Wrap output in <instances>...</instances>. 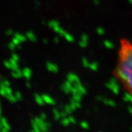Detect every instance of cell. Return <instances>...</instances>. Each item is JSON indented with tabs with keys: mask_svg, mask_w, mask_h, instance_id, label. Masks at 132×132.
<instances>
[{
	"mask_svg": "<svg viewBox=\"0 0 132 132\" xmlns=\"http://www.w3.org/2000/svg\"><path fill=\"white\" fill-rule=\"evenodd\" d=\"M11 75H12L13 77L16 78V79L21 78V77H22L23 76L22 71L18 68L16 69V70H12V72H11Z\"/></svg>",
	"mask_w": 132,
	"mask_h": 132,
	"instance_id": "52a82bcc",
	"label": "cell"
},
{
	"mask_svg": "<svg viewBox=\"0 0 132 132\" xmlns=\"http://www.w3.org/2000/svg\"><path fill=\"white\" fill-rule=\"evenodd\" d=\"M63 37H65V39L68 42H73V41H74V37H73L70 34L68 33V32H66Z\"/></svg>",
	"mask_w": 132,
	"mask_h": 132,
	"instance_id": "d6986e66",
	"label": "cell"
},
{
	"mask_svg": "<svg viewBox=\"0 0 132 132\" xmlns=\"http://www.w3.org/2000/svg\"><path fill=\"white\" fill-rule=\"evenodd\" d=\"M59 41H60V40L58 37H55V38H54V43H56V44L58 43Z\"/></svg>",
	"mask_w": 132,
	"mask_h": 132,
	"instance_id": "ab89813d",
	"label": "cell"
},
{
	"mask_svg": "<svg viewBox=\"0 0 132 132\" xmlns=\"http://www.w3.org/2000/svg\"><path fill=\"white\" fill-rule=\"evenodd\" d=\"M11 58L13 60H16V61H18L19 60V59H20V58H19V56L17 55V54L16 53H14L13 54H12V56H11Z\"/></svg>",
	"mask_w": 132,
	"mask_h": 132,
	"instance_id": "1f68e13d",
	"label": "cell"
},
{
	"mask_svg": "<svg viewBox=\"0 0 132 132\" xmlns=\"http://www.w3.org/2000/svg\"><path fill=\"white\" fill-rule=\"evenodd\" d=\"M53 30H54V31L56 33H57L58 34L60 35L61 36H64V35L65 34V33L66 32L65 31L63 28H62L61 27H60V25L59 26H57V27H56V28H53Z\"/></svg>",
	"mask_w": 132,
	"mask_h": 132,
	"instance_id": "8fae6325",
	"label": "cell"
},
{
	"mask_svg": "<svg viewBox=\"0 0 132 132\" xmlns=\"http://www.w3.org/2000/svg\"><path fill=\"white\" fill-rule=\"evenodd\" d=\"M105 104L107 105H109V106H111V107H115L116 105V103L113 100H111V99H102V101Z\"/></svg>",
	"mask_w": 132,
	"mask_h": 132,
	"instance_id": "9c48e42d",
	"label": "cell"
},
{
	"mask_svg": "<svg viewBox=\"0 0 132 132\" xmlns=\"http://www.w3.org/2000/svg\"><path fill=\"white\" fill-rule=\"evenodd\" d=\"M68 119H69V121H70V123H75V119H74V117H68Z\"/></svg>",
	"mask_w": 132,
	"mask_h": 132,
	"instance_id": "f35d334b",
	"label": "cell"
},
{
	"mask_svg": "<svg viewBox=\"0 0 132 132\" xmlns=\"http://www.w3.org/2000/svg\"><path fill=\"white\" fill-rule=\"evenodd\" d=\"M14 38H16V39H17L19 41H20L21 43L22 42H25V40H26V37L25 36H24L22 34H20V33H16L14 35Z\"/></svg>",
	"mask_w": 132,
	"mask_h": 132,
	"instance_id": "5bb4252c",
	"label": "cell"
},
{
	"mask_svg": "<svg viewBox=\"0 0 132 132\" xmlns=\"http://www.w3.org/2000/svg\"><path fill=\"white\" fill-rule=\"evenodd\" d=\"M62 124L64 125H68V124H70V121H69V119L68 118H65L64 117V119H62Z\"/></svg>",
	"mask_w": 132,
	"mask_h": 132,
	"instance_id": "d6a6232c",
	"label": "cell"
},
{
	"mask_svg": "<svg viewBox=\"0 0 132 132\" xmlns=\"http://www.w3.org/2000/svg\"><path fill=\"white\" fill-rule=\"evenodd\" d=\"M6 98L8 99V101H9L11 103H15V102H16V99L15 98V97L13 94H11V95H7L6 97Z\"/></svg>",
	"mask_w": 132,
	"mask_h": 132,
	"instance_id": "7402d4cb",
	"label": "cell"
},
{
	"mask_svg": "<svg viewBox=\"0 0 132 132\" xmlns=\"http://www.w3.org/2000/svg\"><path fill=\"white\" fill-rule=\"evenodd\" d=\"M81 97L82 95H80V94H73L72 100L74 101H77V102H80L81 101Z\"/></svg>",
	"mask_w": 132,
	"mask_h": 132,
	"instance_id": "ffe728a7",
	"label": "cell"
},
{
	"mask_svg": "<svg viewBox=\"0 0 132 132\" xmlns=\"http://www.w3.org/2000/svg\"><path fill=\"white\" fill-rule=\"evenodd\" d=\"M14 95L16 99V101H21L22 99V95L20 92H18V91L16 92Z\"/></svg>",
	"mask_w": 132,
	"mask_h": 132,
	"instance_id": "cb8c5ba5",
	"label": "cell"
},
{
	"mask_svg": "<svg viewBox=\"0 0 132 132\" xmlns=\"http://www.w3.org/2000/svg\"><path fill=\"white\" fill-rule=\"evenodd\" d=\"M9 62H11V69L12 70H16V69H17V68H19L17 61L14 60H13L12 58H10V60H9Z\"/></svg>",
	"mask_w": 132,
	"mask_h": 132,
	"instance_id": "2e32d148",
	"label": "cell"
},
{
	"mask_svg": "<svg viewBox=\"0 0 132 132\" xmlns=\"http://www.w3.org/2000/svg\"><path fill=\"white\" fill-rule=\"evenodd\" d=\"M130 101L132 102V98H131V100H130Z\"/></svg>",
	"mask_w": 132,
	"mask_h": 132,
	"instance_id": "bcb514c9",
	"label": "cell"
},
{
	"mask_svg": "<svg viewBox=\"0 0 132 132\" xmlns=\"http://www.w3.org/2000/svg\"><path fill=\"white\" fill-rule=\"evenodd\" d=\"M34 98H35V101L38 104L40 105V106H43L44 105V102L43 101V99H42V96L39 95L38 94H36L34 96Z\"/></svg>",
	"mask_w": 132,
	"mask_h": 132,
	"instance_id": "7c38bea8",
	"label": "cell"
},
{
	"mask_svg": "<svg viewBox=\"0 0 132 132\" xmlns=\"http://www.w3.org/2000/svg\"><path fill=\"white\" fill-rule=\"evenodd\" d=\"M103 44H104L105 46L108 49H113V48H115L114 44L112 42L109 41V40H105Z\"/></svg>",
	"mask_w": 132,
	"mask_h": 132,
	"instance_id": "9a60e30c",
	"label": "cell"
},
{
	"mask_svg": "<svg viewBox=\"0 0 132 132\" xmlns=\"http://www.w3.org/2000/svg\"><path fill=\"white\" fill-rule=\"evenodd\" d=\"M48 25H49L50 28H52L53 29V28H56L57 26H59L60 24L59 22H58V21H56V20H52V21H50V22L48 23Z\"/></svg>",
	"mask_w": 132,
	"mask_h": 132,
	"instance_id": "ac0fdd59",
	"label": "cell"
},
{
	"mask_svg": "<svg viewBox=\"0 0 132 132\" xmlns=\"http://www.w3.org/2000/svg\"><path fill=\"white\" fill-rule=\"evenodd\" d=\"M132 95L130 94L129 93H127V92H126V93L124 94V101H125V102H129V101H130V100H131V98H132Z\"/></svg>",
	"mask_w": 132,
	"mask_h": 132,
	"instance_id": "44dd1931",
	"label": "cell"
},
{
	"mask_svg": "<svg viewBox=\"0 0 132 132\" xmlns=\"http://www.w3.org/2000/svg\"><path fill=\"white\" fill-rule=\"evenodd\" d=\"M128 111H129V113L132 115V106H129L128 107Z\"/></svg>",
	"mask_w": 132,
	"mask_h": 132,
	"instance_id": "b9f144b4",
	"label": "cell"
},
{
	"mask_svg": "<svg viewBox=\"0 0 132 132\" xmlns=\"http://www.w3.org/2000/svg\"><path fill=\"white\" fill-rule=\"evenodd\" d=\"M25 37L29 39L31 42H35L36 41V37L35 36V34L32 32H28L27 33H26V36Z\"/></svg>",
	"mask_w": 132,
	"mask_h": 132,
	"instance_id": "30bf717a",
	"label": "cell"
},
{
	"mask_svg": "<svg viewBox=\"0 0 132 132\" xmlns=\"http://www.w3.org/2000/svg\"><path fill=\"white\" fill-rule=\"evenodd\" d=\"M81 125V126L82 127H84V128H87V127H88V124H87V122H85V121L82 122Z\"/></svg>",
	"mask_w": 132,
	"mask_h": 132,
	"instance_id": "74e56055",
	"label": "cell"
},
{
	"mask_svg": "<svg viewBox=\"0 0 132 132\" xmlns=\"http://www.w3.org/2000/svg\"><path fill=\"white\" fill-rule=\"evenodd\" d=\"M46 117L45 114H44V113H42V114L40 115V118L43 120V119H45Z\"/></svg>",
	"mask_w": 132,
	"mask_h": 132,
	"instance_id": "60d3db41",
	"label": "cell"
},
{
	"mask_svg": "<svg viewBox=\"0 0 132 132\" xmlns=\"http://www.w3.org/2000/svg\"><path fill=\"white\" fill-rule=\"evenodd\" d=\"M70 106L71 107V108L73 109V110L76 109H78V108H80L81 107V103H80V102H77V101H73V100H71L70 101Z\"/></svg>",
	"mask_w": 132,
	"mask_h": 132,
	"instance_id": "4fadbf2b",
	"label": "cell"
},
{
	"mask_svg": "<svg viewBox=\"0 0 132 132\" xmlns=\"http://www.w3.org/2000/svg\"><path fill=\"white\" fill-rule=\"evenodd\" d=\"M106 86L108 89L112 91L115 95H118L120 90V86L118 83V81L116 78H111L109 82L106 84Z\"/></svg>",
	"mask_w": 132,
	"mask_h": 132,
	"instance_id": "6da1fadb",
	"label": "cell"
},
{
	"mask_svg": "<svg viewBox=\"0 0 132 132\" xmlns=\"http://www.w3.org/2000/svg\"><path fill=\"white\" fill-rule=\"evenodd\" d=\"M46 67L49 71H50L52 73H56L58 71V67L56 64H54L52 62H48L46 65Z\"/></svg>",
	"mask_w": 132,
	"mask_h": 132,
	"instance_id": "277c9868",
	"label": "cell"
},
{
	"mask_svg": "<svg viewBox=\"0 0 132 132\" xmlns=\"http://www.w3.org/2000/svg\"><path fill=\"white\" fill-rule=\"evenodd\" d=\"M13 34H14V32H13L12 30H8V31H6V34H7L8 36H11Z\"/></svg>",
	"mask_w": 132,
	"mask_h": 132,
	"instance_id": "8d00e7d4",
	"label": "cell"
},
{
	"mask_svg": "<svg viewBox=\"0 0 132 132\" xmlns=\"http://www.w3.org/2000/svg\"><path fill=\"white\" fill-rule=\"evenodd\" d=\"M8 47H9V48L10 49V50H14V49L16 48V46L15 45V44H14L13 42H11L8 44Z\"/></svg>",
	"mask_w": 132,
	"mask_h": 132,
	"instance_id": "e575fe53",
	"label": "cell"
},
{
	"mask_svg": "<svg viewBox=\"0 0 132 132\" xmlns=\"http://www.w3.org/2000/svg\"><path fill=\"white\" fill-rule=\"evenodd\" d=\"M74 86L76 87L77 89V90L79 91V93L81 95H84L87 93V90L85 89V87L81 84V82H79V83H76V84H74Z\"/></svg>",
	"mask_w": 132,
	"mask_h": 132,
	"instance_id": "5b68a950",
	"label": "cell"
},
{
	"mask_svg": "<svg viewBox=\"0 0 132 132\" xmlns=\"http://www.w3.org/2000/svg\"><path fill=\"white\" fill-rule=\"evenodd\" d=\"M79 45L81 48H86L88 45V41L81 40V41L79 42Z\"/></svg>",
	"mask_w": 132,
	"mask_h": 132,
	"instance_id": "d4e9b609",
	"label": "cell"
},
{
	"mask_svg": "<svg viewBox=\"0 0 132 132\" xmlns=\"http://www.w3.org/2000/svg\"><path fill=\"white\" fill-rule=\"evenodd\" d=\"M42 97L43 99V101L44 102V103L49 105L55 104V101L50 96L48 95H42Z\"/></svg>",
	"mask_w": 132,
	"mask_h": 132,
	"instance_id": "8992f818",
	"label": "cell"
},
{
	"mask_svg": "<svg viewBox=\"0 0 132 132\" xmlns=\"http://www.w3.org/2000/svg\"><path fill=\"white\" fill-rule=\"evenodd\" d=\"M4 65H5V66H6L7 68H8V69H11V62H9V60H8V61H5V62H4Z\"/></svg>",
	"mask_w": 132,
	"mask_h": 132,
	"instance_id": "4dcf8cb0",
	"label": "cell"
},
{
	"mask_svg": "<svg viewBox=\"0 0 132 132\" xmlns=\"http://www.w3.org/2000/svg\"><path fill=\"white\" fill-rule=\"evenodd\" d=\"M126 83L128 85V87L132 90V74H131V75L128 77L127 81H126Z\"/></svg>",
	"mask_w": 132,
	"mask_h": 132,
	"instance_id": "484cf974",
	"label": "cell"
},
{
	"mask_svg": "<svg viewBox=\"0 0 132 132\" xmlns=\"http://www.w3.org/2000/svg\"><path fill=\"white\" fill-rule=\"evenodd\" d=\"M43 43H44V44H48V40L46 39L43 40Z\"/></svg>",
	"mask_w": 132,
	"mask_h": 132,
	"instance_id": "ee69618b",
	"label": "cell"
},
{
	"mask_svg": "<svg viewBox=\"0 0 132 132\" xmlns=\"http://www.w3.org/2000/svg\"></svg>",
	"mask_w": 132,
	"mask_h": 132,
	"instance_id": "7dc6e473",
	"label": "cell"
},
{
	"mask_svg": "<svg viewBox=\"0 0 132 132\" xmlns=\"http://www.w3.org/2000/svg\"><path fill=\"white\" fill-rule=\"evenodd\" d=\"M129 2H130V3H132V0H129Z\"/></svg>",
	"mask_w": 132,
	"mask_h": 132,
	"instance_id": "f6af8a7d",
	"label": "cell"
},
{
	"mask_svg": "<svg viewBox=\"0 0 132 132\" xmlns=\"http://www.w3.org/2000/svg\"><path fill=\"white\" fill-rule=\"evenodd\" d=\"M81 40H86V41H88L89 40V36H87V34H82L81 37Z\"/></svg>",
	"mask_w": 132,
	"mask_h": 132,
	"instance_id": "d590c367",
	"label": "cell"
},
{
	"mask_svg": "<svg viewBox=\"0 0 132 132\" xmlns=\"http://www.w3.org/2000/svg\"><path fill=\"white\" fill-rule=\"evenodd\" d=\"M73 87V84L70 82L67 81L65 83L62 84V90L66 93H69L71 92V89Z\"/></svg>",
	"mask_w": 132,
	"mask_h": 132,
	"instance_id": "3957f363",
	"label": "cell"
},
{
	"mask_svg": "<svg viewBox=\"0 0 132 132\" xmlns=\"http://www.w3.org/2000/svg\"><path fill=\"white\" fill-rule=\"evenodd\" d=\"M82 65L84 66V67L86 68L87 67L89 68V64H90L89 61L86 58H83L82 59Z\"/></svg>",
	"mask_w": 132,
	"mask_h": 132,
	"instance_id": "4316f807",
	"label": "cell"
},
{
	"mask_svg": "<svg viewBox=\"0 0 132 132\" xmlns=\"http://www.w3.org/2000/svg\"><path fill=\"white\" fill-rule=\"evenodd\" d=\"M67 81L68 82H71L72 84H76L81 82L80 80H79V76H77L76 74H74V73H69L67 75Z\"/></svg>",
	"mask_w": 132,
	"mask_h": 132,
	"instance_id": "7a4b0ae2",
	"label": "cell"
},
{
	"mask_svg": "<svg viewBox=\"0 0 132 132\" xmlns=\"http://www.w3.org/2000/svg\"><path fill=\"white\" fill-rule=\"evenodd\" d=\"M53 113L54 115V117H55V119H59L60 117V112L58 111V110L54 109Z\"/></svg>",
	"mask_w": 132,
	"mask_h": 132,
	"instance_id": "f1b7e54d",
	"label": "cell"
},
{
	"mask_svg": "<svg viewBox=\"0 0 132 132\" xmlns=\"http://www.w3.org/2000/svg\"><path fill=\"white\" fill-rule=\"evenodd\" d=\"M89 68H90L91 70H93V71H96V70H98L99 65L97 62H92L89 64Z\"/></svg>",
	"mask_w": 132,
	"mask_h": 132,
	"instance_id": "e0dca14e",
	"label": "cell"
},
{
	"mask_svg": "<svg viewBox=\"0 0 132 132\" xmlns=\"http://www.w3.org/2000/svg\"><path fill=\"white\" fill-rule=\"evenodd\" d=\"M73 111V110L70 106V105H66L65 107V112L66 113V114L70 113H72Z\"/></svg>",
	"mask_w": 132,
	"mask_h": 132,
	"instance_id": "83f0119b",
	"label": "cell"
},
{
	"mask_svg": "<svg viewBox=\"0 0 132 132\" xmlns=\"http://www.w3.org/2000/svg\"><path fill=\"white\" fill-rule=\"evenodd\" d=\"M26 87H28V88H30V87H31V84H30V82H27V83H26Z\"/></svg>",
	"mask_w": 132,
	"mask_h": 132,
	"instance_id": "7bdbcfd3",
	"label": "cell"
},
{
	"mask_svg": "<svg viewBox=\"0 0 132 132\" xmlns=\"http://www.w3.org/2000/svg\"><path fill=\"white\" fill-rule=\"evenodd\" d=\"M11 42H13V43H14V44L16 46H17L20 45V43H21V42H20V41L16 39V38H14L12 39V41H11Z\"/></svg>",
	"mask_w": 132,
	"mask_h": 132,
	"instance_id": "836d02e7",
	"label": "cell"
},
{
	"mask_svg": "<svg viewBox=\"0 0 132 132\" xmlns=\"http://www.w3.org/2000/svg\"><path fill=\"white\" fill-rule=\"evenodd\" d=\"M22 75L26 79H30L32 76V70L29 68H25L22 70Z\"/></svg>",
	"mask_w": 132,
	"mask_h": 132,
	"instance_id": "ba28073f",
	"label": "cell"
},
{
	"mask_svg": "<svg viewBox=\"0 0 132 132\" xmlns=\"http://www.w3.org/2000/svg\"><path fill=\"white\" fill-rule=\"evenodd\" d=\"M9 85H10L9 82L8 80H6V79L2 80L1 81V83H0V86L1 87H9Z\"/></svg>",
	"mask_w": 132,
	"mask_h": 132,
	"instance_id": "603a6c76",
	"label": "cell"
},
{
	"mask_svg": "<svg viewBox=\"0 0 132 132\" xmlns=\"http://www.w3.org/2000/svg\"><path fill=\"white\" fill-rule=\"evenodd\" d=\"M97 33L99 35H103L105 34V30L103 28H101V27H99L97 29Z\"/></svg>",
	"mask_w": 132,
	"mask_h": 132,
	"instance_id": "f546056e",
	"label": "cell"
}]
</instances>
